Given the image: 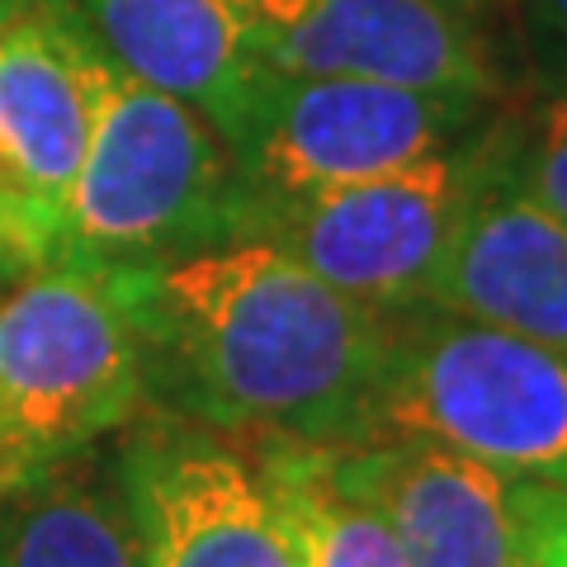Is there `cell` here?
<instances>
[{
	"instance_id": "cell-1",
	"label": "cell",
	"mask_w": 567,
	"mask_h": 567,
	"mask_svg": "<svg viewBox=\"0 0 567 567\" xmlns=\"http://www.w3.org/2000/svg\"><path fill=\"white\" fill-rule=\"evenodd\" d=\"M147 354V398L213 431L360 445L388 322L303 260L233 237L181 260L114 270Z\"/></svg>"
},
{
	"instance_id": "cell-2",
	"label": "cell",
	"mask_w": 567,
	"mask_h": 567,
	"mask_svg": "<svg viewBox=\"0 0 567 567\" xmlns=\"http://www.w3.org/2000/svg\"><path fill=\"white\" fill-rule=\"evenodd\" d=\"M383 322L364 440H435L520 483L567 487V350L435 303Z\"/></svg>"
},
{
	"instance_id": "cell-3",
	"label": "cell",
	"mask_w": 567,
	"mask_h": 567,
	"mask_svg": "<svg viewBox=\"0 0 567 567\" xmlns=\"http://www.w3.org/2000/svg\"><path fill=\"white\" fill-rule=\"evenodd\" d=\"M147 402V354L114 270L52 260L0 289V492L95 450Z\"/></svg>"
},
{
	"instance_id": "cell-4",
	"label": "cell",
	"mask_w": 567,
	"mask_h": 567,
	"mask_svg": "<svg viewBox=\"0 0 567 567\" xmlns=\"http://www.w3.org/2000/svg\"><path fill=\"white\" fill-rule=\"evenodd\" d=\"M237 218L241 181L223 133L110 62L58 260L95 270L162 265L233 241Z\"/></svg>"
},
{
	"instance_id": "cell-5",
	"label": "cell",
	"mask_w": 567,
	"mask_h": 567,
	"mask_svg": "<svg viewBox=\"0 0 567 567\" xmlns=\"http://www.w3.org/2000/svg\"><path fill=\"white\" fill-rule=\"evenodd\" d=\"M511 147V123L473 128L445 152L369 181L241 199L237 237H260L374 312L431 298L477 185Z\"/></svg>"
},
{
	"instance_id": "cell-6",
	"label": "cell",
	"mask_w": 567,
	"mask_h": 567,
	"mask_svg": "<svg viewBox=\"0 0 567 567\" xmlns=\"http://www.w3.org/2000/svg\"><path fill=\"white\" fill-rule=\"evenodd\" d=\"M483 95L416 91L354 76H289L265 66L227 133L241 199H279L412 166L468 137Z\"/></svg>"
},
{
	"instance_id": "cell-7",
	"label": "cell",
	"mask_w": 567,
	"mask_h": 567,
	"mask_svg": "<svg viewBox=\"0 0 567 567\" xmlns=\"http://www.w3.org/2000/svg\"><path fill=\"white\" fill-rule=\"evenodd\" d=\"M104 71L110 58L71 0H14L0 20V223L29 270L62 251Z\"/></svg>"
},
{
	"instance_id": "cell-8",
	"label": "cell",
	"mask_w": 567,
	"mask_h": 567,
	"mask_svg": "<svg viewBox=\"0 0 567 567\" xmlns=\"http://www.w3.org/2000/svg\"><path fill=\"white\" fill-rule=\"evenodd\" d=\"M142 567H298L251 454L189 416H152L118 450Z\"/></svg>"
},
{
	"instance_id": "cell-9",
	"label": "cell",
	"mask_w": 567,
	"mask_h": 567,
	"mask_svg": "<svg viewBox=\"0 0 567 567\" xmlns=\"http://www.w3.org/2000/svg\"><path fill=\"white\" fill-rule=\"evenodd\" d=\"M256 58L289 76H354L492 100L477 10L458 0H246Z\"/></svg>"
},
{
	"instance_id": "cell-10",
	"label": "cell",
	"mask_w": 567,
	"mask_h": 567,
	"mask_svg": "<svg viewBox=\"0 0 567 567\" xmlns=\"http://www.w3.org/2000/svg\"><path fill=\"white\" fill-rule=\"evenodd\" d=\"M341 458L350 483L393 525L406 567H506L563 492L406 435L341 445Z\"/></svg>"
},
{
	"instance_id": "cell-11",
	"label": "cell",
	"mask_w": 567,
	"mask_h": 567,
	"mask_svg": "<svg viewBox=\"0 0 567 567\" xmlns=\"http://www.w3.org/2000/svg\"><path fill=\"white\" fill-rule=\"evenodd\" d=\"M425 303L567 350V223L520 189L511 147L464 208Z\"/></svg>"
},
{
	"instance_id": "cell-12",
	"label": "cell",
	"mask_w": 567,
	"mask_h": 567,
	"mask_svg": "<svg viewBox=\"0 0 567 567\" xmlns=\"http://www.w3.org/2000/svg\"><path fill=\"white\" fill-rule=\"evenodd\" d=\"M104 58L233 133L260 76L246 0H71Z\"/></svg>"
},
{
	"instance_id": "cell-13",
	"label": "cell",
	"mask_w": 567,
	"mask_h": 567,
	"mask_svg": "<svg viewBox=\"0 0 567 567\" xmlns=\"http://www.w3.org/2000/svg\"><path fill=\"white\" fill-rule=\"evenodd\" d=\"M0 567H142L118 454L81 450L0 492Z\"/></svg>"
},
{
	"instance_id": "cell-14",
	"label": "cell",
	"mask_w": 567,
	"mask_h": 567,
	"mask_svg": "<svg viewBox=\"0 0 567 567\" xmlns=\"http://www.w3.org/2000/svg\"><path fill=\"white\" fill-rule=\"evenodd\" d=\"M251 464L270 487L298 567H406L383 511L350 483L341 445L251 435Z\"/></svg>"
},
{
	"instance_id": "cell-15",
	"label": "cell",
	"mask_w": 567,
	"mask_h": 567,
	"mask_svg": "<svg viewBox=\"0 0 567 567\" xmlns=\"http://www.w3.org/2000/svg\"><path fill=\"white\" fill-rule=\"evenodd\" d=\"M511 175L567 223V91L548 95L529 123L511 128Z\"/></svg>"
},
{
	"instance_id": "cell-16",
	"label": "cell",
	"mask_w": 567,
	"mask_h": 567,
	"mask_svg": "<svg viewBox=\"0 0 567 567\" xmlns=\"http://www.w3.org/2000/svg\"><path fill=\"white\" fill-rule=\"evenodd\" d=\"M535 58L567 76V0H516Z\"/></svg>"
},
{
	"instance_id": "cell-17",
	"label": "cell",
	"mask_w": 567,
	"mask_h": 567,
	"mask_svg": "<svg viewBox=\"0 0 567 567\" xmlns=\"http://www.w3.org/2000/svg\"><path fill=\"white\" fill-rule=\"evenodd\" d=\"M563 496V492H558ZM558 496H554V506H558ZM554 506L544 511V516L529 525V535L520 539V548L506 558V567H554V558H548V516H554Z\"/></svg>"
},
{
	"instance_id": "cell-18",
	"label": "cell",
	"mask_w": 567,
	"mask_h": 567,
	"mask_svg": "<svg viewBox=\"0 0 567 567\" xmlns=\"http://www.w3.org/2000/svg\"><path fill=\"white\" fill-rule=\"evenodd\" d=\"M548 558H554V567H567V487L558 496L554 516H548Z\"/></svg>"
},
{
	"instance_id": "cell-19",
	"label": "cell",
	"mask_w": 567,
	"mask_h": 567,
	"mask_svg": "<svg viewBox=\"0 0 567 567\" xmlns=\"http://www.w3.org/2000/svg\"><path fill=\"white\" fill-rule=\"evenodd\" d=\"M20 275H29V265H24V256L14 251V241H10V233H6V223H0V289H10Z\"/></svg>"
},
{
	"instance_id": "cell-20",
	"label": "cell",
	"mask_w": 567,
	"mask_h": 567,
	"mask_svg": "<svg viewBox=\"0 0 567 567\" xmlns=\"http://www.w3.org/2000/svg\"><path fill=\"white\" fill-rule=\"evenodd\" d=\"M10 6H14V0H0V20H6V14H10Z\"/></svg>"
},
{
	"instance_id": "cell-21",
	"label": "cell",
	"mask_w": 567,
	"mask_h": 567,
	"mask_svg": "<svg viewBox=\"0 0 567 567\" xmlns=\"http://www.w3.org/2000/svg\"><path fill=\"white\" fill-rule=\"evenodd\" d=\"M458 6H468V10H477V6H483V0H458Z\"/></svg>"
}]
</instances>
